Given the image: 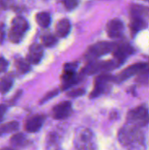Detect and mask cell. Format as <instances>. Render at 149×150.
I'll list each match as a JSON object with an SVG mask.
<instances>
[{
    "instance_id": "cell-1",
    "label": "cell",
    "mask_w": 149,
    "mask_h": 150,
    "mask_svg": "<svg viewBox=\"0 0 149 150\" xmlns=\"http://www.w3.org/2000/svg\"><path fill=\"white\" fill-rule=\"evenodd\" d=\"M118 139L127 150H147L146 137L141 128L126 124L119 129Z\"/></svg>"
},
{
    "instance_id": "cell-2",
    "label": "cell",
    "mask_w": 149,
    "mask_h": 150,
    "mask_svg": "<svg viewBox=\"0 0 149 150\" xmlns=\"http://www.w3.org/2000/svg\"><path fill=\"white\" fill-rule=\"evenodd\" d=\"M126 124L143 128L149 124V109L145 104L138 105L128 111L126 115Z\"/></svg>"
},
{
    "instance_id": "cell-3",
    "label": "cell",
    "mask_w": 149,
    "mask_h": 150,
    "mask_svg": "<svg viewBox=\"0 0 149 150\" xmlns=\"http://www.w3.org/2000/svg\"><path fill=\"white\" fill-rule=\"evenodd\" d=\"M74 144L77 150H97V141L94 134L88 128H79L76 130Z\"/></svg>"
},
{
    "instance_id": "cell-4",
    "label": "cell",
    "mask_w": 149,
    "mask_h": 150,
    "mask_svg": "<svg viewBox=\"0 0 149 150\" xmlns=\"http://www.w3.org/2000/svg\"><path fill=\"white\" fill-rule=\"evenodd\" d=\"M28 29L27 21L22 17H16L11 23V28L9 32V39L11 42L18 43L21 40L23 34Z\"/></svg>"
},
{
    "instance_id": "cell-5",
    "label": "cell",
    "mask_w": 149,
    "mask_h": 150,
    "mask_svg": "<svg viewBox=\"0 0 149 150\" xmlns=\"http://www.w3.org/2000/svg\"><path fill=\"white\" fill-rule=\"evenodd\" d=\"M115 82V76L109 75V74H102L98 76L96 80H95V84H94V89L90 93V98H95L102 94L105 93L109 88L111 83Z\"/></svg>"
},
{
    "instance_id": "cell-6",
    "label": "cell",
    "mask_w": 149,
    "mask_h": 150,
    "mask_svg": "<svg viewBox=\"0 0 149 150\" xmlns=\"http://www.w3.org/2000/svg\"><path fill=\"white\" fill-rule=\"evenodd\" d=\"M121 64L119 63L116 60L113 61H103V62H90L85 69L84 72L85 74L91 75V74H96L99 72H105V71H110L112 70Z\"/></svg>"
},
{
    "instance_id": "cell-7",
    "label": "cell",
    "mask_w": 149,
    "mask_h": 150,
    "mask_svg": "<svg viewBox=\"0 0 149 150\" xmlns=\"http://www.w3.org/2000/svg\"><path fill=\"white\" fill-rule=\"evenodd\" d=\"M116 44L106 42V41H100L97 42L88 49L86 53V56L89 59H96L97 57H100L102 55H105L106 54H109L114 50Z\"/></svg>"
},
{
    "instance_id": "cell-8",
    "label": "cell",
    "mask_w": 149,
    "mask_h": 150,
    "mask_svg": "<svg viewBox=\"0 0 149 150\" xmlns=\"http://www.w3.org/2000/svg\"><path fill=\"white\" fill-rule=\"evenodd\" d=\"M148 67V64L145 62H137L134 63L127 68H126L123 71H121L117 76H115V83H122L128 78L138 75L140 72H141L144 69Z\"/></svg>"
},
{
    "instance_id": "cell-9",
    "label": "cell",
    "mask_w": 149,
    "mask_h": 150,
    "mask_svg": "<svg viewBox=\"0 0 149 150\" xmlns=\"http://www.w3.org/2000/svg\"><path fill=\"white\" fill-rule=\"evenodd\" d=\"M113 52L114 59L120 64H122L130 55L134 53V48L128 43L116 44Z\"/></svg>"
},
{
    "instance_id": "cell-10",
    "label": "cell",
    "mask_w": 149,
    "mask_h": 150,
    "mask_svg": "<svg viewBox=\"0 0 149 150\" xmlns=\"http://www.w3.org/2000/svg\"><path fill=\"white\" fill-rule=\"evenodd\" d=\"M106 32L109 37L112 39L119 38L124 32V24L119 18H113L110 20L106 25Z\"/></svg>"
},
{
    "instance_id": "cell-11",
    "label": "cell",
    "mask_w": 149,
    "mask_h": 150,
    "mask_svg": "<svg viewBox=\"0 0 149 150\" xmlns=\"http://www.w3.org/2000/svg\"><path fill=\"white\" fill-rule=\"evenodd\" d=\"M72 112L71 103L68 101L61 102L59 105H55L53 109V117L55 120H63L70 115Z\"/></svg>"
},
{
    "instance_id": "cell-12",
    "label": "cell",
    "mask_w": 149,
    "mask_h": 150,
    "mask_svg": "<svg viewBox=\"0 0 149 150\" xmlns=\"http://www.w3.org/2000/svg\"><path fill=\"white\" fill-rule=\"evenodd\" d=\"M43 54V47L40 44L34 43L29 47L26 61L31 64H37L42 59Z\"/></svg>"
},
{
    "instance_id": "cell-13",
    "label": "cell",
    "mask_w": 149,
    "mask_h": 150,
    "mask_svg": "<svg viewBox=\"0 0 149 150\" xmlns=\"http://www.w3.org/2000/svg\"><path fill=\"white\" fill-rule=\"evenodd\" d=\"M44 123V117L41 115H35L27 120L25 125V128L29 133H35L39 131Z\"/></svg>"
},
{
    "instance_id": "cell-14",
    "label": "cell",
    "mask_w": 149,
    "mask_h": 150,
    "mask_svg": "<svg viewBox=\"0 0 149 150\" xmlns=\"http://www.w3.org/2000/svg\"><path fill=\"white\" fill-rule=\"evenodd\" d=\"M129 26L132 33L134 35L141 30L146 29L148 27V22L143 18H132Z\"/></svg>"
},
{
    "instance_id": "cell-15",
    "label": "cell",
    "mask_w": 149,
    "mask_h": 150,
    "mask_svg": "<svg viewBox=\"0 0 149 150\" xmlns=\"http://www.w3.org/2000/svg\"><path fill=\"white\" fill-rule=\"evenodd\" d=\"M70 29H71L70 22L68 19L64 18L57 23L55 31H56V34L59 37H66L69 33Z\"/></svg>"
},
{
    "instance_id": "cell-16",
    "label": "cell",
    "mask_w": 149,
    "mask_h": 150,
    "mask_svg": "<svg viewBox=\"0 0 149 150\" xmlns=\"http://www.w3.org/2000/svg\"><path fill=\"white\" fill-rule=\"evenodd\" d=\"M149 9L146 8L143 5L134 4L130 9V15L132 18H143L145 16H148Z\"/></svg>"
},
{
    "instance_id": "cell-17",
    "label": "cell",
    "mask_w": 149,
    "mask_h": 150,
    "mask_svg": "<svg viewBox=\"0 0 149 150\" xmlns=\"http://www.w3.org/2000/svg\"><path fill=\"white\" fill-rule=\"evenodd\" d=\"M13 84V78L11 76H5L0 79V92L4 94L8 92Z\"/></svg>"
},
{
    "instance_id": "cell-18",
    "label": "cell",
    "mask_w": 149,
    "mask_h": 150,
    "mask_svg": "<svg viewBox=\"0 0 149 150\" xmlns=\"http://www.w3.org/2000/svg\"><path fill=\"white\" fill-rule=\"evenodd\" d=\"M37 24L40 27H47L51 23V17L47 12H40L35 17Z\"/></svg>"
},
{
    "instance_id": "cell-19",
    "label": "cell",
    "mask_w": 149,
    "mask_h": 150,
    "mask_svg": "<svg viewBox=\"0 0 149 150\" xmlns=\"http://www.w3.org/2000/svg\"><path fill=\"white\" fill-rule=\"evenodd\" d=\"M18 123L17 121H11L6 124L0 126V135H4L6 134L12 133L18 128Z\"/></svg>"
},
{
    "instance_id": "cell-20",
    "label": "cell",
    "mask_w": 149,
    "mask_h": 150,
    "mask_svg": "<svg viewBox=\"0 0 149 150\" xmlns=\"http://www.w3.org/2000/svg\"><path fill=\"white\" fill-rule=\"evenodd\" d=\"M16 68H17V70L19 73L25 74L28 70H30V63L26 60L18 59V60L16 61Z\"/></svg>"
},
{
    "instance_id": "cell-21",
    "label": "cell",
    "mask_w": 149,
    "mask_h": 150,
    "mask_svg": "<svg viewBox=\"0 0 149 150\" xmlns=\"http://www.w3.org/2000/svg\"><path fill=\"white\" fill-rule=\"evenodd\" d=\"M41 40H42L43 44L46 47H53L54 45H55V43L57 41L55 36H54L51 33H47V34L43 35L42 38H41Z\"/></svg>"
},
{
    "instance_id": "cell-22",
    "label": "cell",
    "mask_w": 149,
    "mask_h": 150,
    "mask_svg": "<svg viewBox=\"0 0 149 150\" xmlns=\"http://www.w3.org/2000/svg\"><path fill=\"white\" fill-rule=\"evenodd\" d=\"M11 143L15 146H22L24 143H25V138L23 134H16L14 135L11 140Z\"/></svg>"
},
{
    "instance_id": "cell-23",
    "label": "cell",
    "mask_w": 149,
    "mask_h": 150,
    "mask_svg": "<svg viewBox=\"0 0 149 150\" xmlns=\"http://www.w3.org/2000/svg\"><path fill=\"white\" fill-rule=\"evenodd\" d=\"M64 6L67 10L70 11L75 9L78 4V0H63Z\"/></svg>"
},
{
    "instance_id": "cell-24",
    "label": "cell",
    "mask_w": 149,
    "mask_h": 150,
    "mask_svg": "<svg viewBox=\"0 0 149 150\" xmlns=\"http://www.w3.org/2000/svg\"><path fill=\"white\" fill-rule=\"evenodd\" d=\"M8 68V62L4 58L0 57V73L4 72Z\"/></svg>"
},
{
    "instance_id": "cell-25",
    "label": "cell",
    "mask_w": 149,
    "mask_h": 150,
    "mask_svg": "<svg viewBox=\"0 0 149 150\" xmlns=\"http://www.w3.org/2000/svg\"><path fill=\"white\" fill-rule=\"evenodd\" d=\"M83 93H84V91L83 89H77V90H75V91H72L68 92V96L76 98L77 96H82Z\"/></svg>"
},
{
    "instance_id": "cell-26",
    "label": "cell",
    "mask_w": 149,
    "mask_h": 150,
    "mask_svg": "<svg viewBox=\"0 0 149 150\" xmlns=\"http://www.w3.org/2000/svg\"><path fill=\"white\" fill-rule=\"evenodd\" d=\"M6 110H7V107L5 105H0V122L1 120H3L5 112H6Z\"/></svg>"
},
{
    "instance_id": "cell-27",
    "label": "cell",
    "mask_w": 149,
    "mask_h": 150,
    "mask_svg": "<svg viewBox=\"0 0 149 150\" xmlns=\"http://www.w3.org/2000/svg\"><path fill=\"white\" fill-rule=\"evenodd\" d=\"M4 8H5V5H4V2H3L2 0H0V11L4 10Z\"/></svg>"
},
{
    "instance_id": "cell-28",
    "label": "cell",
    "mask_w": 149,
    "mask_h": 150,
    "mask_svg": "<svg viewBox=\"0 0 149 150\" xmlns=\"http://www.w3.org/2000/svg\"><path fill=\"white\" fill-rule=\"evenodd\" d=\"M1 150H13V149H9V148H4V149H2Z\"/></svg>"
},
{
    "instance_id": "cell-29",
    "label": "cell",
    "mask_w": 149,
    "mask_h": 150,
    "mask_svg": "<svg viewBox=\"0 0 149 150\" xmlns=\"http://www.w3.org/2000/svg\"><path fill=\"white\" fill-rule=\"evenodd\" d=\"M146 1H148V2H149V0H146Z\"/></svg>"
},
{
    "instance_id": "cell-30",
    "label": "cell",
    "mask_w": 149,
    "mask_h": 150,
    "mask_svg": "<svg viewBox=\"0 0 149 150\" xmlns=\"http://www.w3.org/2000/svg\"><path fill=\"white\" fill-rule=\"evenodd\" d=\"M148 16H149V14H148Z\"/></svg>"
}]
</instances>
